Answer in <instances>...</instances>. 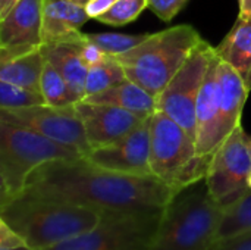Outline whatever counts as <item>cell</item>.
Returning <instances> with one entry per match:
<instances>
[{"instance_id":"6da1fadb","label":"cell","mask_w":251,"mask_h":250,"mask_svg":"<svg viewBox=\"0 0 251 250\" xmlns=\"http://www.w3.org/2000/svg\"><path fill=\"white\" fill-rule=\"evenodd\" d=\"M24 193L99 211L165 209L179 193L154 175L103 169L88 161H56L38 168Z\"/></svg>"},{"instance_id":"7a4b0ae2","label":"cell","mask_w":251,"mask_h":250,"mask_svg":"<svg viewBox=\"0 0 251 250\" xmlns=\"http://www.w3.org/2000/svg\"><path fill=\"white\" fill-rule=\"evenodd\" d=\"M0 218L15 228L31 249L44 250L93 230L101 220V211L22 193L0 205Z\"/></svg>"},{"instance_id":"3957f363","label":"cell","mask_w":251,"mask_h":250,"mask_svg":"<svg viewBox=\"0 0 251 250\" xmlns=\"http://www.w3.org/2000/svg\"><path fill=\"white\" fill-rule=\"evenodd\" d=\"M225 211L206 183L184 189L165 208L149 250H207L216 242Z\"/></svg>"},{"instance_id":"277c9868","label":"cell","mask_w":251,"mask_h":250,"mask_svg":"<svg viewBox=\"0 0 251 250\" xmlns=\"http://www.w3.org/2000/svg\"><path fill=\"white\" fill-rule=\"evenodd\" d=\"M203 41L191 25H175L150 34L134 49L115 56L126 78L141 85L156 99Z\"/></svg>"},{"instance_id":"5b68a950","label":"cell","mask_w":251,"mask_h":250,"mask_svg":"<svg viewBox=\"0 0 251 250\" xmlns=\"http://www.w3.org/2000/svg\"><path fill=\"white\" fill-rule=\"evenodd\" d=\"M82 158L78 150L29 128L0 121V205L22 194L29 177L43 165Z\"/></svg>"},{"instance_id":"8992f818","label":"cell","mask_w":251,"mask_h":250,"mask_svg":"<svg viewBox=\"0 0 251 250\" xmlns=\"http://www.w3.org/2000/svg\"><path fill=\"white\" fill-rule=\"evenodd\" d=\"M212 159L200 158L196 140L166 113L156 111L150 122V168L163 183L182 192L206 180Z\"/></svg>"},{"instance_id":"52a82bcc","label":"cell","mask_w":251,"mask_h":250,"mask_svg":"<svg viewBox=\"0 0 251 250\" xmlns=\"http://www.w3.org/2000/svg\"><path fill=\"white\" fill-rule=\"evenodd\" d=\"M163 211H101L93 230L44 250H149Z\"/></svg>"},{"instance_id":"ba28073f","label":"cell","mask_w":251,"mask_h":250,"mask_svg":"<svg viewBox=\"0 0 251 250\" xmlns=\"http://www.w3.org/2000/svg\"><path fill=\"white\" fill-rule=\"evenodd\" d=\"M250 171L251 137L240 124L215 152L204 183L210 196L229 209L250 192Z\"/></svg>"},{"instance_id":"9c48e42d","label":"cell","mask_w":251,"mask_h":250,"mask_svg":"<svg viewBox=\"0 0 251 250\" xmlns=\"http://www.w3.org/2000/svg\"><path fill=\"white\" fill-rule=\"evenodd\" d=\"M216 53L207 41H201L182 68L157 97V111L166 113L196 140V109L207 68Z\"/></svg>"},{"instance_id":"30bf717a","label":"cell","mask_w":251,"mask_h":250,"mask_svg":"<svg viewBox=\"0 0 251 250\" xmlns=\"http://www.w3.org/2000/svg\"><path fill=\"white\" fill-rule=\"evenodd\" d=\"M0 121L29 128L50 140L78 150L82 156L91 150L75 103L60 108L38 105L24 109H0Z\"/></svg>"},{"instance_id":"8fae6325","label":"cell","mask_w":251,"mask_h":250,"mask_svg":"<svg viewBox=\"0 0 251 250\" xmlns=\"http://www.w3.org/2000/svg\"><path fill=\"white\" fill-rule=\"evenodd\" d=\"M150 122L151 116L143 119L124 139L91 149L84 159L96 167L121 174L153 175L150 168Z\"/></svg>"},{"instance_id":"7c38bea8","label":"cell","mask_w":251,"mask_h":250,"mask_svg":"<svg viewBox=\"0 0 251 250\" xmlns=\"http://www.w3.org/2000/svg\"><path fill=\"white\" fill-rule=\"evenodd\" d=\"M75 109L85 127L91 149L116 143L146 119L118 106L88 103L85 100L76 102Z\"/></svg>"},{"instance_id":"4fadbf2b","label":"cell","mask_w":251,"mask_h":250,"mask_svg":"<svg viewBox=\"0 0 251 250\" xmlns=\"http://www.w3.org/2000/svg\"><path fill=\"white\" fill-rule=\"evenodd\" d=\"M218 59L219 57L215 53L207 68L196 109V149L200 158L207 159H212L222 144V139L219 136Z\"/></svg>"},{"instance_id":"5bb4252c","label":"cell","mask_w":251,"mask_h":250,"mask_svg":"<svg viewBox=\"0 0 251 250\" xmlns=\"http://www.w3.org/2000/svg\"><path fill=\"white\" fill-rule=\"evenodd\" d=\"M44 0H18L0 19V47H37L43 44Z\"/></svg>"},{"instance_id":"9a60e30c","label":"cell","mask_w":251,"mask_h":250,"mask_svg":"<svg viewBox=\"0 0 251 250\" xmlns=\"http://www.w3.org/2000/svg\"><path fill=\"white\" fill-rule=\"evenodd\" d=\"M219 57V56H218ZM250 90L241 75L225 60L218 59L219 136L224 140L241 124V115Z\"/></svg>"},{"instance_id":"2e32d148","label":"cell","mask_w":251,"mask_h":250,"mask_svg":"<svg viewBox=\"0 0 251 250\" xmlns=\"http://www.w3.org/2000/svg\"><path fill=\"white\" fill-rule=\"evenodd\" d=\"M44 65L41 46L0 47V81L40 91Z\"/></svg>"},{"instance_id":"e0dca14e","label":"cell","mask_w":251,"mask_h":250,"mask_svg":"<svg viewBox=\"0 0 251 250\" xmlns=\"http://www.w3.org/2000/svg\"><path fill=\"white\" fill-rule=\"evenodd\" d=\"M88 19L91 18L82 4L72 0H44L43 44L78 40Z\"/></svg>"},{"instance_id":"ac0fdd59","label":"cell","mask_w":251,"mask_h":250,"mask_svg":"<svg viewBox=\"0 0 251 250\" xmlns=\"http://www.w3.org/2000/svg\"><path fill=\"white\" fill-rule=\"evenodd\" d=\"M81 40L44 43L41 50L44 57L59 71L66 81L75 102H81L85 97V83L88 75V66L81 55Z\"/></svg>"},{"instance_id":"d6986e66","label":"cell","mask_w":251,"mask_h":250,"mask_svg":"<svg viewBox=\"0 0 251 250\" xmlns=\"http://www.w3.org/2000/svg\"><path fill=\"white\" fill-rule=\"evenodd\" d=\"M88 103L112 105L129 111L140 118H149L157 111V99L131 80L115 84L97 94L84 99Z\"/></svg>"},{"instance_id":"ffe728a7","label":"cell","mask_w":251,"mask_h":250,"mask_svg":"<svg viewBox=\"0 0 251 250\" xmlns=\"http://www.w3.org/2000/svg\"><path fill=\"white\" fill-rule=\"evenodd\" d=\"M216 55L229 63L251 90V21L238 18L216 47Z\"/></svg>"},{"instance_id":"44dd1931","label":"cell","mask_w":251,"mask_h":250,"mask_svg":"<svg viewBox=\"0 0 251 250\" xmlns=\"http://www.w3.org/2000/svg\"><path fill=\"white\" fill-rule=\"evenodd\" d=\"M128 80L124 66L112 55L107 56L101 63L88 68L87 83H85V97L97 94L115 84ZM84 97V99H85Z\"/></svg>"},{"instance_id":"7402d4cb","label":"cell","mask_w":251,"mask_h":250,"mask_svg":"<svg viewBox=\"0 0 251 250\" xmlns=\"http://www.w3.org/2000/svg\"><path fill=\"white\" fill-rule=\"evenodd\" d=\"M251 231V190L235 205L225 211L216 242Z\"/></svg>"},{"instance_id":"603a6c76","label":"cell","mask_w":251,"mask_h":250,"mask_svg":"<svg viewBox=\"0 0 251 250\" xmlns=\"http://www.w3.org/2000/svg\"><path fill=\"white\" fill-rule=\"evenodd\" d=\"M40 91L46 100V105H50V106L60 108V106L76 103L66 81L47 59H46L43 75H41Z\"/></svg>"},{"instance_id":"cb8c5ba5","label":"cell","mask_w":251,"mask_h":250,"mask_svg":"<svg viewBox=\"0 0 251 250\" xmlns=\"http://www.w3.org/2000/svg\"><path fill=\"white\" fill-rule=\"evenodd\" d=\"M150 34H118V32H96V34H87L84 32V37L96 44L99 49H101L104 53L118 56L121 53H125L140 43H143L146 38H149Z\"/></svg>"},{"instance_id":"d4e9b609","label":"cell","mask_w":251,"mask_h":250,"mask_svg":"<svg viewBox=\"0 0 251 250\" xmlns=\"http://www.w3.org/2000/svg\"><path fill=\"white\" fill-rule=\"evenodd\" d=\"M38 105H46L40 91L0 81V109H24Z\"/></svg>"},{"instance_id":"484cf974","label":"cell","mask_w":251,"mask_h":250,"mask_svg":"<svg viewBox=\"0 0 251 250\" xmlns=\"http://www.w3.org/2000/svg\"><path fill=\"white\" fill-rule=\"evenodd\" d=\"M146 7H149V0H118L97 21L112 27H124L135 21Z\"/></svg>"},{"instance_id":"4316f807","label":"cell","mask_w":251,"mask_h":250,"mask_svg":"<svg viewBox=\"0 0 251 250\" xmlns=\"http://www.w3.org/2000/svg\"><path fill=\"white\" fill-rule=\"evenodd\" d=\"M188 0H149V9L165 22L172 21L187 4Z\"/></svg>"},{"instance_id":"83f0119b","label":"cell","mask_w":251,"mask_h":250,"mask_svg":"<svg viewBox=\"0 0 251 250\" xmlns=\"http://www.w3.org/2000/svg\"><path fill=\"white\" fill-rule=\"evenodd\" d=\"M22 246H28L26 240L15 228H12L3 218H0V250L15 249Z\"/></svg>"},{"instance_id":"f1b7e54d","label":"cell","mask_w":251,"mask_h":250,"mask_svg":"<svg viewBox=\"0 0 251 250\" xmlns=\"http://www.w3.org/2000/svg\"><path fill=\"white\" fill-rule=\"evenodd\" d=\"M207 250H251V231L218 240Z\"/></svg>"},{"instance_id":"f546056e","label":"cell","mask_w":251,"mask_h":250,"mask_svg":"<svg viewBox=\"0 0 251 250\" xmlns=\"http://www.w3.org/2000/svg\"><path fill=\"white\" fill-rule=\"evenodd\" d=\"M81 55H82V59H84V62H85V65L88 68L101 63L109 56L101 49H99L96 44H93L91 41H88L84 37V32H82V40H81Z\"/></svg>"},{"instance_id":"4dcf8cb0","label":"cell","mask_w":251,"mask_h":250,"mask_svg":"<svg viewBox=\"0 0 251 250\" xmlns=\"http://www.w3.org/2000/svg\"><path fill=\"white\" fill-rule=\"evenodd\" d=\"M118 0H90L85 4L87 13L90 15V18L99 19L101 15H104Z\"/></svg>"},{"instance_id":"1f68e13d","label":"cell","mask_w":251,"mask_h":250,"mask_svg":"<svg viewBox=\"0 0 251 250\" xmlns=\"http://www.w3.org/2000/svg\"><path fill=\"white\" fill-rule=\"evenodd\" d=\"M240 1V15L238 18L244 21H251V0H238Z\"/></svg>"},{"instance_id":"d6a6232c","label":"cell","mask_w":251,"mask_h":250,"mask_svg":"<svg viewBox=\"0 0 251 250\" xmlns=\"http://www.w3.org/2000/svg\"><path fill=\"white\" fill-rule=\"evenodd\" d=\"M18 3V0H0V19L7 15V12Z\"/></svg>"},{"instance_id":"836d02e7","label":"cell","mask_w":251,"mask_h":250,"mask_svg":"<svg viewBox=\"0 0 251 250\" xmlns=\"http://www.w3.org/2000/svg\"><path fill=\"white\" fill-rule=\"evenodd\" d=\"M3 250H32L29 246H22V248H15V249H3Z\"/></svg>"},{"instance_id":"e575fe53","label":"cell","mask_w":251,"mask_h":250,"mask_svg":"<svg viewBox=\"0 0 251 250\" xmlns=\"http://www.w3.org/2000/svg\"><path fill=\"white\" fill-rule=\"evenodd\" d=\"M72 1H75V3H78V4H82V6H85L90 0H72Z\"/></svg>"},{"instance_id":"d590c367","label":"cell","mask_w":251,"mask_h":250,"mask_svg":"<svg viewBox=\"0 0 251 250\" xmlns=\"http://www.w3.org/2000/svg\"><path fill=\"white\" fill-rule=\"evenodd\" d=\"M247 186H249V189L251 190V171H250V175H249V180H247Z\"/></svg>"}]
</instances>
